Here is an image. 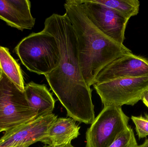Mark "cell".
<instances>
[{
  "mask_svg": "<svg viewBox=\"0 0 148 147\" xmlns=\"http://www.w3.org/2000/svg\"><path fill=\"white\" fill-rule=\"evenodd\" d=\"M0 19L22 31L32 29L36 21L29 0H0Z\"/></svg>",
  "mask_w": 148,
  "mask_h": 147,
  "instance_id": "10",
  "label": "cell"
},
{
  "mask_svg": "<svg viewBox=\"0 0 148 147\" xmlns=\"http://www.w3.org/2000/svg\"><path fill=\"white\" fill-rule=\"evenodd\" d=\"M0 71L21 91H24V80L21 67L12 57L9 49L0 46Z\"/></svg>",
  "mask_w": 148,
  "mask_h": 147,
  "instance_id": "13",
  "label": "cell"
},
{
  "mask_svg": "<svg viewBox=\"0 0 148 147\" xmlns=\"http://www.w3.org/2000/svg\"><path fill=\"white\" fill-rule=\"evenodd\" d=\"M131 120L136 127V134L139 139L146 138L148 136V114H145L144 116L131 117Z\"/></svg>",
  "mask_w": 148,
  "mask_h": 147,
  "instance_id": "16",
  "label": "cell"
},
{
  "mask_svg": "<svg viewBox=\"0 0 148 147\" xmlns=\"http://www.w3.org/2000/svg\"><path fill=\"white\" fill-rule=\"evenodd\" d=\"M94 25L106 36L123 44L129 19L114 10L93 0H77Z\"/></svg>",
  "mask_w": 148,
  "mask_h": 147,
  "instance_id": "7",
  "label": "cell"
},
{
  "mask_svg": "<svg viewBox=\"0 0 148 147\" xmlns=\"http://www.w3.org/2000/svg\"><path fill=\"white\" fill-rule=\"evenodd\" d=\"M93 86L103 107L134 106L148 90V76L117 79Z\"/></svg>",
  "mask_w": 148,
  "mask_h": 147,
  "instance_id": "5",
  "label": "cell"
},
{
  "mask_svg": "<svg viewBox=\"0 0 148 147\" xmlns=\"http://www.w3.org/2000/svg\"><path fill=\"white\" fill-rule=\"evenodd\" d=\"M24 92L29 103L37 111V118L53 113L56 101L45 85L30 82L25 85Z\"/></svg>",
  "mask_w": 148,
  "mask_h": 147,
  "instance_id": "12",
  "label": "cell"
},
{
  "mask_svg": "<svg viewBox=\"0 0 148 147\" xmlns=\"http://www.w3.org/2000/svg\"><path fill=\"white\" fill-rule=\"evenodd\" d=\"M102 4L129 20L138 14L140 2L138 0H93Z\"/></svg>",
  "mask_w": 148,
  "mask_h": 147,
  "instance_id": "14",
  "label": "cell"
},
{
  "mask_svg": "<svg viewBox=\"0 0 148 147\" xmlns=\"http://www.w3.org/2000/svg\"><path fill=\"white\" fill-rule=\"evenodd\" d=\"M16 147H27L26 146H18Z\"/></svg>",
  "mask_w": 148,
  "mask_h": 147,
  "instance_id": "20",
  "label": "cell"
},
{
  "mask_svg": "<svg viewBox=\"0 0 148 147\" xmlns=\"http://www.w3.org/2000/svg\"><path fill=\"white\" fill-rule=\"evenodd\" d=\"M37 115L24 91L0 71V133L29 122L36 119Z\"/></svg>",
  "mask_w": 148,
  "mask_h": 147,
  "instance_id": "4",
  "label": "cell"
},
{
  "mask_svg": "<svg viewBox=\"0 0 148 147\" xmlns=\"http://www.w3.org/2000/svg\"><path fill=\"white\" fill-rule=\"evenodd\" d=\"M141 100L148 108V90L144 92Z\"/></svg>",
  "mask_w": 148,
  "mask_h": 147,
  "instance_id": "17",
  "label": "cell"
},
{
  "mask_svg": "<svg viewBox=\"0 0 148 147\" xmlns=\"http://www.w3.org/2000/svg\"><path fill=\"white\" fill-rule=\"evenodd\" d=\"M64 6L76 35L82 75L90 87L102 69L117 58L132 52L123 44L100 31L87 17L77 0L66 1Z\"/></svg>",
  "mask_w": 148,
  "mask_h": 147,
  "instance_id": "2",
  "label": "cell"
},
{
  "mask_svg": "<svg viewBox=\"0 0 148 147\" xmlns=\"http://www.w3.org/2000/svg\"><path fill=\"white\" fill-rule=\"evenodd\" d=\"M42 147H74L71 143L68 144H62V145L53 146V145H46Z\"/></svg>",
  "mask_w": 148,
  "mask_h": 147,
  "instance_id": "18",
  "label": "cell"
},
{
  "mask_svg": "<svg viewBox=\"0 0 148 147\" xmlns=\"http://www.w3.org/2000/svg\"><path fill=\"white\" fill-rule=\"evenodd\" d=\"M148 76V60L132 53L117 58L97 74L95 84L123 78Z\"/></svg>",
  "mask_w": 148,
  "mask_h": 147,
  "instance_id": "9",
  "label": "cell"
},
{
  "mask_svg": "<svg viewBox=\"0 0 148 147\" xmlns=\"http://www.w3.org/2000/svg\"><path fill=\"white\" fill-rule=\"evenodd\" d=\"M138 147H148V139L145 141L143 144L140 146H138Z\"/></svg>",
  "mask_w": 148,
  "mask_h": 147,
  "instance_id": "19",
  "label": "cell"
},
{
  "mask_svg": "<svg viewBox=\"0 0 148 147\" xmlns=\"http://www.w3.org/2000/svg\"><path fill=\"white\" fill-rule=\"evenodd\" d=\"M133 129L129 126L109 147H138Z\"/></svg>",
  "mask_w": 148,
  "mask_h": 147,
  "instance_id": "15",
  "label": "cell"
},
{
  "mask_svg": "<svg viewBox=\"0 0 148 147\" xmlns=\"http://www.w3.org/2000/svg\"><path fill=\"white\" fill-rule=\"evenodd\" d=\"M130 118L122 107H103L86 133L85 147H109L129 127Z\"/></svg>",
  "mask_w": 148,
  "mask_h": 147,
  "instance_id": "6",
  "label": "cell"
},
{
  "mask_svg": "<svg viewBox=\"0 0 148 147\" xmlns=\"http://www.w3.org/2000/svg\"><path fill=\"white\" fill-rule=\"evenodd\" d=\"M14 51L29 71L38 75L51 72L60 61L56 39L44 30L23 39L15 47Z\"/></svg>",
  "mask_w": 148,
  "mask_h": 147,
  "instance_id": "3",
  "label": "cell"
},
{
  "mask_svg": "<svg viewBox=\"0 0 148 147\" xmlns=\"http://www.w3.org/2000/svg\"><path fill=\"white\" fill-rule=\"evenodd\" d=\"M80 129L79 125L72 118H57L40 142L53 146L71 143L73 140L79 136Z\"/></svg>",
  "mask_w": 148,
  "mask_h": 147,
  "instance_id": "11",
  "label": "cell"
},
{
  "mask_svg": "<svg viewBox=\"0 0 148 147\" xmlns=\"http://www.w3.org/2000/svg\"><path fill=\"white\" fill-rule=\"evenodd\" d=\"M57 119V116L52 113L6 131L0 139V147H28L40 142Z\"/></svg>",
  "mask_w": 148,
  "mask_h": 147,
  "instance_id": "8",
  "label": "cell"
},
{
  "mask_svg": "<svg viewBox=\"0 0 148 147\" xmlns=\"http://www.w3.org/2000/svg\"><path fill=\"white\" fill-rule=\"evenodd\" d=\"M44 26L43 30L56 39L60 52L59 66L44 76L68 116L76 122L91 124L95 119L92 90L82 75L72 23L66 14H53L46 19Z\"/></svg>",
  "mask_w": 148,
  "mask_h": 147,
  "instance_id": "1",
  "label": "cell"
}]
</instances>
